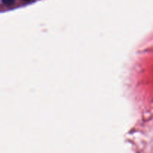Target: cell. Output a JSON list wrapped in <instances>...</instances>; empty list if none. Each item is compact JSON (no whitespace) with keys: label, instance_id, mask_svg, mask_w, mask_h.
Here are the masks:
<instances>
[{"label":"cell","instance_id":"cell-1","mask_svg":"<svg viewBox=\"0 0 153 153\" xmlns=\"http://www.w3.org/2000/svg\"><path fill=\"white\" fill-rule=\"evenodd\" d=\"M2 3L7 6H11L14 4L15 0H1Z\"/></svg>","mask_w":153,"mask_h":153},{"label":"cell","instance_id":"cell-2","mask_svg":"<svg viewBox=\"0 0 153 153\" xmlns=\"http://www.w3.org/2000/svg\"><path fill=\"white\" fill-rule=\"evenodd\" d=\"M24 1H31V0H24Z\"/></svg>","mask_w":153,"mask_h":153}]
</instances>
